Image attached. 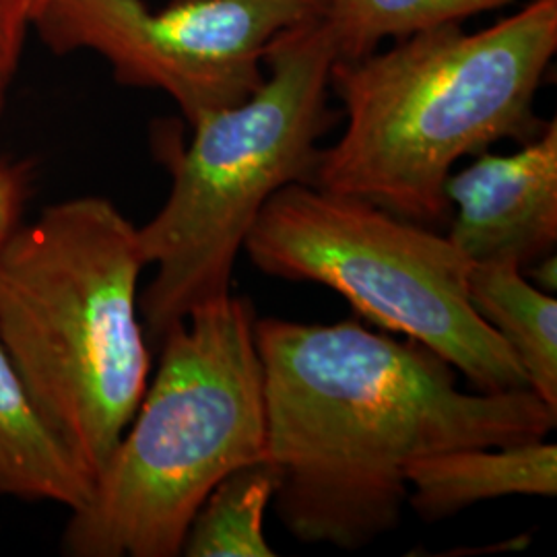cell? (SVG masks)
I'll return each mask as SVG.
<instances>
[{
  "label": "cell",
  "instance_id": "obj_1",
  "mask_svg": "<svg viewBox=\"0 0 557 557\" xmlns=\"http://www.w3.org/2000/svg\"><path fill=\"white\" fill-rule=\"evenodd\" d=\"M255 333L273 502L304 543L363 549L400 524L418 458L535 442L556 428L533 391L462 393L438 354L356 319H257Z\"/></svg>",
  "mask_w": 557,
  "mask_h": 557
},
{
  "label": "cell",
  "instance_id": "obj_2",
  "mask_svg": "<svg viewBox=\"0 0 557 557\" xmlns=\"http://www.w3.org/2000/svg\"><path fill=\"white\" fill-rule=\"evenodd\" d=\"M557 50V0H531L475 34L423 29L382 54L335 60L345 131L320 151L312 184L403 220L442 225L458 160L543 131L535 96Z\"/></svg>",
  "mask_w": 557,
  "mask_h": 557
},
{
  "label": "cell",
  "instance_id": "obj_3",
  "mask_svg": "<svg viewBox=\"0 0 557 557\" xmlns=\"http://www.w3.org/2000/svg\"><path fill=\"white\" fill-rule=\"evenodd\" d=\"M137 225L101 197L50 205L0 246V338L91 479L151 379Z\"/></svg>",
  "mask_w": 557,
  "mask_h": 557
},
{
  "label": "cell",
  "instance_id": "obj_4",
  "mask_svg": "<svg viewBox=\"0 0 557 557\" xmlns=\"http://www.w3.org/2000/svg\"><path fill=\"white\" fill-rule=\"evenodd\" d=\"M255 304L234 292L195 308L160 343V366L116 448L71 512L62 552L176 557L211 490L267 458Z\"/></svg>",
  "mask_w": 557,
  "mask_h": 557
},
{
  "label": "cell",
  "instance_id": "obj_5",
  "mask_svg": "<svg viewBox=\"0 0 557 557\" xmlns=\"http://www.w3.org/2000/svg\"><path fill=\"white\" fill-rule=\"evenodd\" d=\"M335 50L320 17L278 34L267 48L269 77L236 106L200 116L188 147L163 143L172 190L137 227L156 277L139 296L147 338L195 308L232 294L234 264L262 207L289 184H312L320 137L331 128L326 94Z\"/></svg>",
  "mask_w": 557,
  "mask_h": 557
},
{
  "label": "cell",
  "instance_id": "obj_6",
  "mask_svg": "<svg viewBox=\"0 0 557 557\" xmlns=\"http://www.w3.org/2000/svg\"><path fill=\"white\" fill-rule=\"evenodd\" d=\"M244 252L264 275L337 292L358 317L438 354L479 391L529 388L512 351L471 306V260L428 225L296 182L262 207Z\"/></svg>",
  "mask_w": 557,
  "mask_h": 557
},
{
  "label": "cell",
  "instance_id": "obj_7",
  "mask_svg": "<svg viewBox=\"0 0 557 557\" xmlns=\"http://www.w3.org/2000/svg\"><path fill=\"white\" fill-rule=\"evenodd\" d=\"M314 17L320 0H180L161 13L143 0H50L34 23L57 52H98L120 83L165 91L195 124L248 100L271 41Z\"/></svg>",
  "mask_w": 557,
  "mask_h": 557
},
{
  "label": "cell",
  "instance_id": "obj_8",
  "mask_svg": "<svg viewBox=\"0 0 557 557\" xmlns=\"http://www.w3.org/2000/svg\"><path fill=\"white\" fill-rule=\"evenodd\" d=\"M457 207L450 236L471 262H508L520 271L556 255L557 120L512 156L479 153L444 184Z\"/></svg>",
  "mask_w": 557,
  "mask_h": 557
},
{
  "label": "cell",
  "instance_id": "obj_9",
  "mask_svg": "<svg viewBox=\"0 0 557 557\" xmlns=\"http://www.w3.org/2000/svg\"><path fill=\"white\" fill-rule=\"evenodd\" d=\"M407 504L428 522L506 496L556 498L557 446L535 440L421 457L407 469Z\"/></svg>",
  "mask_w": 557,
  "mask_h": 557
},
{
  "label": "cell",
  "instance_id": "obj_10",
  "mask_svg": "<svg viewBox=\"0 0 557 557\" xmlns=\"http://www.w3.org/2000/svg\"><path fill=\"white\" fill-rule=\"evenodd\" d=\"M91 487L94 479L41 416L0 338V494L73 512Z\"/></svg>",
  "mask_w": 557,
  "mask_h": 557
},
{
  "label": "cell",
  "instance_id": "obj_11",
  "mask_svg": "<svg viewBox=\"0 0 557 557\" xmlns=\"http://www.w3.org/2000/svg\"><path fill=\"white\" fill-rule=\"evenodd\" d=\"M467 289L517 358L529 391L557 413V299L508 262H471Z\"/></svg>",
  "mask_w": 557,
  "mask_h": 557
},
{
  "label": "cell",
  "instance_id": "obj_12",
  "mask_svg": "<svg viewBox=\"0 0 557 557\" xmlns=\"http://www.w3.org/2000/svg\"><path fill=\"white\" fill-rule=\"evenodd\" d=\"M277 471L264 458L242 465L211 490L182 545L186 557H273L264 518L277 492Z\"/></svg>",
  "mask_w": 557,
  "mask_h": 557
},
{
  "label": "cell",
  "instance_id": "obj_13",
  "mask_svg": "<svg viewBox=\"0 0 557 557\" xmlns=\"http://www.w3.org/2000/svg\"><path fill=\"white\" fill-rule=\"evenodd\" d=\"M517 0H320V20L343 62L374 54L380 41L469 20Z\"/></svg>",
  "mask_w": 557,
  "mask_h": 557
},
{
  "label": "cell",
  "instance_id": "obj_14",
  "mask_svg": "<svg viewBox=\"0 0 557 557\" xmlns=\"http://www.w3.org/2000/svg\"><path fill=\"white\" fill-rule=\"evenodd\" d=\"M32 20V0H0V116L20 69L21 50Z\"/></svg>",
  "mask_w": 557,
  "mask_h": 557
},
{
  "label": "cell",
  "instance_id": "obj_15",
  "mask_svg": "<svg viewBox=\"0 0 557 557\" xmlns=\"http://www.w3.org/2000/svg\"><path fill=\"white\" fill-rule=\"evenodd\" d=\"M27 199V176L17 165L0 163V246L21 223Z\"/></svg>",
  "mask_w": 557,
  "mask_h": 557
},
{
  "label": "cell",
  "instance_id": "obj_16",
  "mask_svg": "<svg viewBox=\"0 0 557 557\" xmlns=\"http://www.w3.org/2000/svg\"><path fill=\"white\" fill-rule=\"evenodd\" d=\"M50 0H32V20H36Z\"/></svg>",
  "mask_w": 557,
  "mask_h": 557
}]
</instances>
